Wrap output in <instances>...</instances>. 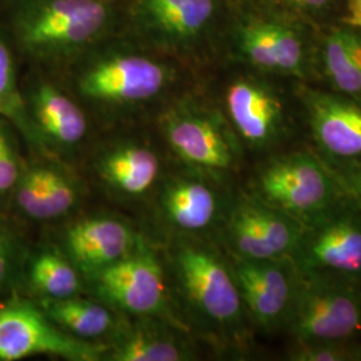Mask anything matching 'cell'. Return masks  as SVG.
<instances>
[{
  "label": "cell",
  "mask_w": 361,
  "mask_h": 361,
  "mask_svg": "<svg viewBox=\"0 0 361 361\" xmlns=\"http://www.w3.org/2000/svg\"><path fill=\"white\" fill-rule=\"evenodd\" d=\"M165 268L182 323L217 348L246 349L255 325L228 253L201 235H178L169 246Z\"/></svg>",
  "instance_id": "6da1fadb"
},
{
  "label": "cell",
  "mask_w": 361,
  "mask_h": 361,
  "mask_svg": "<svg viewBox=\"0 0 361 361\" xmlns=\"http://www.w3.org/2000/svg\"><path fill=\"white\" fill-rule=\"evenodd\" d=\"M320 28L259 0L228 4L219 49L229 63L316 85Z\"/></svg>",
  "instance_id": "7a4b0ae2"
},
{
  "label": "cell",
  "mask_w": 361,
  "mask_h": 361,
  "mask_svg": "<svg viewBox=\"0 0 361 361\" xmlns=\"http://www.w3.org/2000/svg\"><path fill=\"white\" fill-rule=\"evenodd\" d=\"M229 65L233 70L216 101L244 149L274 150L289 142L298 130H304L298 82Z\"/></svg>",
  "instance_id": "3957f363"
},
{
  "label": "cell",
  "mask_w": 361,
  "mask_h": 361,
  "mask_svg": "<svg viewBox=\"0 0 361 361\" xmlns=\"http://www.w3.org/2000/svg\"><path fill=\"white\" fill-rule=\"evenodd\" d=\"M111 22L106 0H22L13 15V37L30 58L61 62L87 51Z\"/></svg>",
  "instance_id": "277c9868"
},
{
  "label": "cell",
  "mask_w": 361,
  "mask_h": 361,
  "mask_svg": "<svg viewBox=\"0 0 361 361\" xmlns=\"http://www.w3.org/2000/svg\"><path fill=\"white\" fill-rule=\"evenodd\" d=\"M159 126L186 170L225 185L240 168L244 146L216 99L186 95L169 106Z\"/></svg>",
  "instance_id": "5b68a950"
},
{
  "label": "cell",
  "mask_w": 361,
  "mask_h": 361,
  "mask_svg": "<svg viewBox=\"0 0 361 361\" xmlns=\"http://www.w3.org/2000/svg\"><path fill=\"white\" fill-rule=\"evenodd\" d=\"M250 192L302 225L345 195L334 171L312 149L271 157L256 171Z\"/></svg>",
  "instance_id": "8992f818"
},
{
  "label": "cell",
  "mask_w": 361,
  "mask_h": 361,
  "mask_svg": "<svg viewBox=\"0 0 361 361\" xmlns=\"http://www.w3.org/2000/svg\"><path fill=\"white\" fill-rule=\"evenodd\" d=\"M174 78L170 66L146 54L107 51L79 68L75 90L94 106L126 109L154 101L168 90Z\"/></svg>",
  "instance_id": "52a82bcc"
},
{
  "label": "cell",
  "mask_w": 361,
  "mask_h": 361,
  "mask_svg": "<svg viewBox=\"0 0 361 361\" xmlns=\"http://www.w3.org/2000/svg\"><path fill=\"white\" fill-rule=\"evenodd\" d=\"M85 283L91 296L126 317L162 316L183 324L171 297L165 264L143 238L128 256L85 277Z\"/></svg>",
  "instance_id": "ba28073f"
},
{
  "label": "cell",
  "mask_w": 361,
  "mask_h": 361,
  "mask_svg": "<svg viewBox=\"0 0 361 361\" xmlns=\"http://www.w3.org/2000/svg\"><path fill=\"white\" fill-rule=\"evenodd\" d=\"M284 332L296 343L361 340V285L301 274Z\"/></svg>",
  "instance_id": "9c48e42d"
},
{
  "label": "cell",
  "mask_w": 361,
  "mask_h": 361,
  "mask_svg": "<svg viewBox=\"0 0 361 361\" xmlns=\"http://www.w3.org/2000/svg\"><path fill=\"white\" fill-rule=\"evenodd\" d=\"M301 274L361 285V209L344 195L323 216L304 225L292 253Z\"/></svg>",
  "instance_id": "30bf717a"
},
{
  "label": "cell",
  "mask_w": 361,
  "mask_h": 361,
  "mask_svg": "<svg viewBox=\"0 0 361 361\" xmlns=\"http://www.w3.org/2000/svg\"><path fill=\"white\" fill-rule=\"evenodd\" d=\"M104 343L79 340L61 329L23 293L0 298V361L39 355L71 361L102 360Z\"/></svg>",
  "instance_id": "8fae6325"
},
{
  "label": "cell",
  "mask_w": 361,
  "mask_h": 361,
  "mask_svg": "<svg viewBox=\"0 0 361 361\" xmlns=\"http://www.w3.org/2000/svg\"><path fill=\"white\" fill-rule=\"evenodd\" d=\"M304 225L247 192L233 197L219 226L222 245L235 259L290 257Z\"/></svg>",
  "instance_id": "7c38bea8"
},
{
  "label": "cell",
  "mask_w": 361,
  "mask_h": 361,
  "mask_svg": "<svg viewBox=\"0 0 361 361\" xmlns=\"http://www.w3.org/2000/svg\"><path fill=\"white\" fill-rule=\"evenodd\" d=\"M312 150L332 166L361 164V102L312 83H297Z\"/></svg>",
  "instance_id": "4fadbf2b"
},
{
  "label": "cell",
  "mask_w": 361,
  "mask_h": 361,
  "mask_svg": "<svg viewBox=\"0 0 361 361\" xmlns=\"http://www.w3.org/2000/svg\"><path fill=\"white\" fill-rule=\"evenodd\" d=\"M228 4L225 0H137L133 18L149 38L171 50H217Z\"/></svg>",
  "instance_id": "5bb4252c"
},
{
  "label": "cell",
  "mask_w": 361,
  "mask_h": 361,
  "mask_svg": "<svg viewBox=\"0 0 361 361\" xmlns=\"http://www.w3.org/2000/svg\"><path fill=\"white\" fill-rule=\"evenodd\" d=\"M231 259L252 324L264 332L285 331L301 276L292 258Z\"/></svg>",
  "instance_id": "9a60e30c"
},
{
  "label": "cell",
  "mask_w": 361,
  "mask_h": 361,
  "mask_svg": "<svg viewBox=\"0 0 361 361\" xmlns=\"http://www.w3.org/2000/svg\"><path fill=\"white\" fill-rule=\"evenodd\" d=\"M224 185L193 171L170 177L161 188L158 212L177 235H202L219 229L232 204Z\"/></svg>",
  "instance_id": "2e32d148"
},
{
  "label": "cell",
  "mask_w": 361,
  "mask_h": 361,
  "mask_svg": "<svg viewBox=\"0 0 361 361\" xmlns=\"http://www.w3.org/2000/svg\"><path fill=\"white\" fill-rule=\"evenodd\" d=\"M23 92L32 147L37 153L70 154L85 141L89 123L82 107L46 80H37Z\"/></svg>",
  "instance_id": "e0dca14e"
},
{
  "label": "cell",
  "mask_w": 361,
  "mask_h": 361,
  "mask_svg": "<svg viewBox=\"0 0 361 361\" xmlns=\"http://www.w3.org/2000/svg\"><path fill=\"white\" fill-rule=\"evenodd\" d=\"M80 200V183L49 158L25 161L8 214L20 221L50 222L73 212Z\"/></svg>",
  "instance_id": "ac0fdd59"
},
{
  "label": "cell",
  "mask_w": 361,
  "mask_h": 361,
  "mask_svg": "<svg viewBox=\"0 0 361 361\" xmlns=\"http://www.w3.org/2000/svg\"><path fill=\"white\" fill-rule=\"evenodd\" d=\"M104 361H188L197 359L190 329L162 316L126 317L104 341Z\"/></svg>",
  "instance_id": "d6986e66"
},
{
  "label": "cell",
  "mask_w": 361,
  "mask_h": 361,
  "mask_svg": "<svg viewBox=\"0 0 361 361\" xmlns=\"http://www.w3.org/2000/svg\"><path fill=\"white\" fill-rule=\"evenodd\" d=\"M141 238L126 219L94 214L68 224L55 246L87 277L128 256Z\"/></svg>",
  "instance_id": "ffe728a7"
},
{
  "label": "cell",
  "mask_w": 361,
  "mask_h": 361,
  "mask_svg": "<svg viewBox=\"0 0 361 361\" xmlns=\"http://www.w3.org/2000/svg\"><path fill=\"white\" fill-rule=\"evenodd\" d=\"M161 169L154 149L134 141L106 147L94 164L95 174L104 188L123 200H140L152 193L161 177Z\"/></svg>",
  "instance_id": "44dd1931"
},
{
  "label": "cell",
  "mask_w": 361,
  "mask_h": 361,
  "mask_svg": "<svg viewBox=\"0 0 361 361\" xmlns=\"http://www.w3.org/2000/svg\"><path fill=\"white\" fill-rule=\"evenodd\" d=\"M316 85L361 102V30L341 20L322 27Z\"/></svg>",
  "instance_id": "7402d4cb"
},
{
  "label": "cell",
  "mask_w": 361,
  "mask_h": 361,
  "mask_svg": "<svg viewBox=\"0 0 361 361\" xmlns=\"http://www.w3.org/2000/svg\"><path fill=\"white\" fill-rule=\"evenodd\" d=\"M85 290L83 274L56 246L30 247L23 271V295L42 301L78 296Z\"/></svg>",
  "instance_id": "603a6c76"
},
{
  "label": "cell",
  "mask_w": 361,
  "mask_h": 361,
  "mask_svg": "<svg viewBox=\"0 0 361 361\" xmlns=\"http://www.w3.org/2000/svg\"><path fill=\"white\" fill-rule=\"evenodd\" d=\"M43 312L68 335L90 343H104L116 334L126 316L91 296L37 301Z\"/></svg>",
  "instance_id": "cb8c5ba5"
},
{
  "label": "cell",
  "mask_w": 361,
  "mask_h": 361,
  "mask_svg": "<svg viewBox=\"0 0 361 361\" xmlns=\"http://www.w3.org/2000/svg\"><path fill=\"white\" fill-rule=\"evenodd\" d=\"M30 247L19 221L10 214L0 213V298L22 293Z\"/></svg>",
  "instance_id": "d4e9b609"
},
{
  "label": "cell",
  "mask_w": 361,
  "mask_h": 361,
  "mask_svg": "<svg viewBox=\"0 0 361 361\" xmlns=\"http://www.w3.org/2000/svg\"><path fill=\"white\" fill-rule=\"evenodd\" d=\"M0 116L8 121L32 147L30 122L27 118L23 92L18 86L13 52L0 34Z\"/></svg>",
  "instance_id": "484cf974"
},
{
  "label": "cell",
  "mask_w": 361,
  "mask_h": 361,
  "mask_svg": "<svg viewBox=\"0 0 361 361\" xmlns=\"http://www.w3.org/2000/svg\"><path fill=\"white\" fill-rule=\"evenodd\" d=\"M13 131V125L0 116V213L6 214L25 165Z\"/></svg>",
  "instance_id": "4316f807"
},
{
  "label": "cell",
  "mask_w": 361,
  "mask_h": 361,
  "mask_svg": "<svg viewBox=\"0 0 361 361\" xmlns=\"http://www.w3.org/2000/svg\"><path fill=\"white\" fill-rule=\"evenodd\" d=\"M290 361H361V340L296 343L289 348Z\"/></svg>",
  "instance_id": "83f0119b"
},
{
  "label": "cell",
  "mask_w": 361,
  "mask_h": 361,
  "mask_svg": "<svg viewBox=\"0 0 361 361\" xmlns=\"http://www.w3.org/2000/svg\"><path fill=\"white\" fill-rule=\"evenodd\" d=\"M322 28L341 20L344 0H259Z\"/></svg>",
  "instance_id": "f1b7e54d"
},
{
  "label": "cell",
  "mask_w": 361,
  "mask_h": 361,
  "mask_svg": "<svg viewBox=\"0 0 361 361\" xmlns=\"http://www.w3.org/2000/svg\"><path fill=\"white\" fill-rule=\"evenodd\" d=\"M328 166L334 171L344 194L361 209V164L345 166Z\"/></svg>",
  "instance_id": "f546056e"
},
{
  "label": "cell",
  "mask_w": 361,
  "mask_h": 361,
  "mask_svg": "<svg viewBox=\"0 0 361 361\" xmlns=\"http://www.w3.org/2000/svg\"><path fill=\"white\" fill-rule=\"evenodd\" d=\"M341 22L361 30V0H344Z\"/></svg>",
  "instance_id": "4dcf8cb0"
},
{
  "label": "cell",
  "mask_w": 361,
  "mask_h": 361,
  "mask_svg": "<svg viewBox=\"0 0 361 361\" xmlns=\"http://www.w3.org/2000/svg\"><path fill=\"white\" fill-rule=\"evenodd\" d=\"M225 1H228V3H232V1H234V0H225Z\"/></svg>",
  "instance_id": "1f68e13d"
}]
</instances>
